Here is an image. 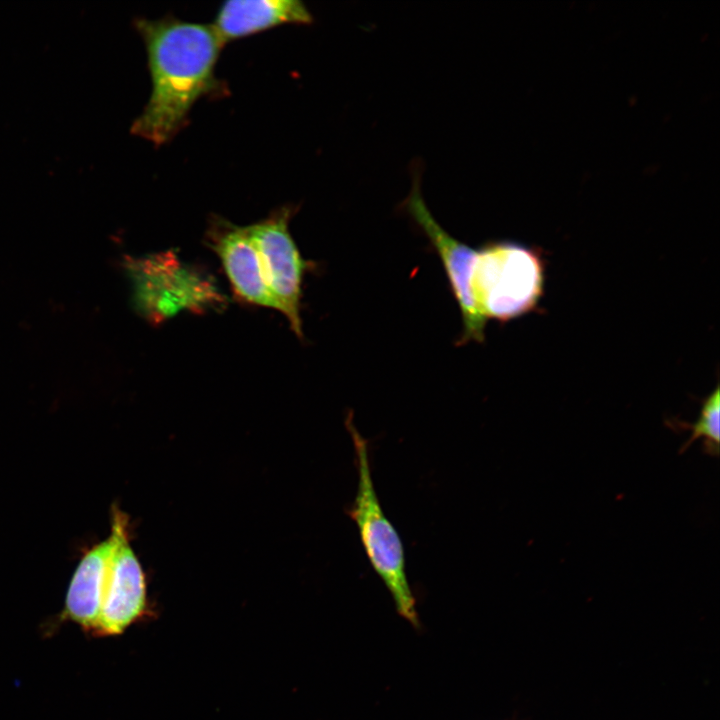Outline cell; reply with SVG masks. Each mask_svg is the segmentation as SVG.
<instances>
[{
    "instance_id": "2",
    "label": "cell",
    "mask_w": 720,
    "mask_h": 720,
    "mask_svg": "<svg viewBox=\"0 0 720 720\" xmlns=\"http://www.w3.org/2000/svg\"><path fill=\"white\" fill-rule=\"evenodd\" d=\"M354 446L358 474L357 492L347 514L355 522L365 554L389 591L397 613L418 628L416 600L407 579L402 541L386 517L374 488L368 441L356 428L353 413L345 420Z\"/></svg>"
},
{
    "instance_id": "5",
    "label": "cell",
    "mask_w": 720,
    "mask_h": 720,
    "mask_svg": "<svg viewBox=\"0 0 720 720\" xmlns=\"http://www.w3.org/2000/svg\"><path fill=\"white\" fill-rule=\"evenodd\" d=\"M421 169L413 168L412 187L403 207L422 232L427 236L438 254L462 316V333L456 345L470 341L483 342L486 319L477 311L472 300L469 280L476 249L452 237L435 220L421 194Z\"/></svg>"
},
{
    "instance_id": "11",
    "label": "cell",
    "mask_w": 720,
    "mask_h": 720,
    "mask_svg": "<svg viewBox=\"0 0 720 720\" xmlns=\"http://www.w3.org/2000/svg\"><path fill=\"white\" fill-rule=\"evenodd\" d=\"M719 387L702 402L699 417L694 423L668 421L666 424L674 430H691L690 438L682 445L679 453H684L696 440L703 438L704 452L709 456L719 455L720 442V397Z\"/></svg>"
},
{
    "instance_id": "4",
    "label": "cell",
    "mask_w": 720,
    "mask_h": 720,
    "mask_svg": "<svg viewBox=\"0 0 720 720\" xmlns=\"http://www.w3.org/2000/svg\"><path fill=\"white\" fill-rule=\"evenodd\" d=\"M293 208L283 207L269 217L247 225L259 254L268 288L277 310L287 319L296 336L303 338L302 284L306 271L315 266L301 256L289 231Z\"/></svg>"
},
{
    "instance_id": "7",
    "label": "cell",
    "mask_w": 720,
    "mask_h": 720,
    "mask_svg": "<svg viewBox=\"0 0 720 720\" xmlns=\"http://www.w3.org/2000/svg\"><path fill=\"white\" fill-rule=\"evenodd\" d=\"M140 306L150 318L161 320L183 308H198L217 299L212 286L197 278L170 255H156L133 267Z\"/></svg>"
},
{
    "instance_id": "6",
    "label": "cell",
    "mask_w": 720,
    "mask_h": 720,
    "mask_svg": "<svg viewBox=\"0 0 720 720\" xmlns=\"http://www.w3.org/2000/svg\"><path fill=\"white\" fill-rule=\"evenodd\" d=\"M111 531L115 545L111 555L104 594L94 636H114L124 632L143 615L146 578L129 535L127 516L117 508L112 512Z\"/></svg>"
},
{
    "instance_id": "9",
    "label": "cell",
    "mask_w": 720,
    "mask_h": 720,
    "mask_svg": "<svg viewBox=\"0 0 720 720\" xmlns=\"http://www.w3.org/2000/svg\"><path fill=\"white\" fill-rule=\"evenodd\" d=\"M312 14L298 0H229L212 27L223 45L283 24H310Z\"/></svg>"
},
{
    "instance_id": "10",
    "label": "cell",
    "mask_w": 720,
    "mask_h": 720,
    "mask_svg": "<svg viewBox=\"0 0 720 720\" xmlns=\"http://www.w3.org/2000/svg\"><path fill=\"white\" fill-rule=\"evenodd\" d=\"M115 545L112 531L82 555L69 583L61 621H71L92 633L100 612L111 555Z\"/></svg>"
},
{
    "instance_id": "1",
    "label": "cell",
    "mask_w": 720,
    "mask_h": 720,
    "mask_svg": "<svg viewBox=\"0 0 720 720\" xmlns=\"http://www.w3.org/2000/svg\"><path fill=\"white\" fill-rule=\"evenodd\" d=\"M151 94L132 130L154 145L170 141L186 124L194 104L217 89L215 67L224 46L212 25L174 17L141 19Z\"/></svg>"
},
{
    "instance_id": "8",
    "label": "cell",
    "mask_w": 720,
    "mask_h": 720,
    "mask_svg": "<svg viewBox=\"0 0 720 720\" xmlns=\"http://www.w3.org/2000/svg\"><path fill=\"white\" fill-rule=\"evenodd\" d=\"M208 244L220 258L238 297L250 304L277 310L247 226L215 218L208 231Z\"/></svg>"
},
{
    "instance_id": "3",
    "label": "cell",
    "mask_w": 720,
    "mask_h": 720,
    "mask_svg": "<svg viewBox=\"0 0 720 720\" xmlns=\"http://www.w3.org/2000/svg\"><path fill=\"white\" fill-rule=\"evenodd\" d=\"M544 268L535 250L509 241H491L476 249L469 289L479 314L506 322L535 308Z\"/></svg>"
}]
</instances>
